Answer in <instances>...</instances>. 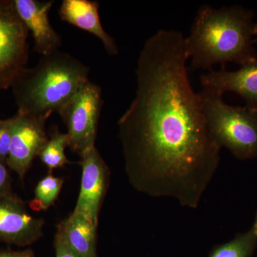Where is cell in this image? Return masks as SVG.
I'll return each mask as SVG.
<instances>
[{
  "label": "cell",
  "mask_w": 257,
  "mask_h": 257,
  "mask_svg": "<svg viewBox=\"0 0 257 257\" xmlns=\"http://www.w3.org/2000/svg\"><path fill=\"white\" fill-rule=\"evenodd\" d=\"M187 60L180 32L149 37L139 55L136 95L118 126L134 188L196 209L219 167L221 147L191 84Z\"/></svg>",
  "instance_id": "1"
},
{
  "label": "cell",
  "mask_w": 257,
  "mask_h": 257,
  "mask_svg": "<svg viewBox=\"0 0 257 257\" xmlns=\"http://www.w3.org/2000/svg\"><path fill=\"white\" fill-rule=\"evenodd\" d=\"M252 10L235 5L216 9L204 5L198 10L184 50L191 68L210 70L215 64L241 66L257 60L256 23Z\"/></svg>",
  "instance_id": "2"
},
{
  "label": "cell",
  "mask_w": 257,
  "mask_h": 257,
  "mask_svg": "<svg viewBox=\"0 0 257 257\" xmlns=\"http://www.w3.org/2000/svg\"><path fill=\"white\" fill-rule=\"evenodd\" d=\"M89 68L66 52L42 57L12 86L18 114L48 119L89 81Z\"/></svg>",
  "instance_id": "3"
},
{
  "label": "cell",
  "mask_w": 257,
  "mask_h": 257,
  "mask_svg": "<svg viewBox=\"0 0 257 257\" xmlns=\"http://www.w3.org/2000/svg\"><path fill=\"white\" fill-rule=\"evenodd\" d=\"M209 133L216 144L241 160L257 157V111L229 105L222 95L202 89L199 93Z\"/></svg>",
  "instance_id": "4"
},
{
  "label": "cell",
  "mask_w": 257,
  "mask_h": 257,
  "mask_svg": "<svg viewBox=\"0 0 257 257\" xmlns=\"http://www.w3.org/2000/svg\"><path fill=\"white\" fill-rule=\"evenodd\" d=\"M102 104L101 87L89 80L58 112L67 125L69 147L80 157L95 147Z\"/></svg>",
  "instance_id": "5"
},
{
  "label": "cell",
  "mask_w": 257,
  "mask_h": 257,
  "mask_svg": "<svg viewBox=\"0 0 257 257\" xmlns=\"http://www.w3.org/2000/svg\"><path fill=\"white\" fill-rule=\"evenodd\" d=\"M29 34L14 1L0 0V90L12 87L27 68Z\"/></svg>",
  "instance_id": "6"
},
{
  "label": "cell",
  "mask_w": 257,
  "mask_h": 257,
  "mask_svg": "<svg viewBox=\"0 0 257 257\" xmlns=\"http://www.w3.org/2000/svg\"><path fill=\"white\" fill-rule=\"evenodd\" d=\"M13 117V135L7 165L23 182L34 160L49 140L45 128L47 119L18 113Z\"/></svg>",
  "instance_id": "7"
},
{
  "label": "cell",
  "mask_w": 257,
  "mask_h": 257,
  "mask_svg": "<svg viewBox=\"0 0 257 257\" xmlns=\"http://www.w3.org/2000/svg\"><path fill=\"white\" fill-rule=\"evenodd\" d=\"M45 220L34 217L14 193L0 197V243L25 246L43 236Z\"/></svg>",
  "instance_id": "8"
},
{
  "label": "cell",
  "mask_w": 257,
  "mask_h": 257,
  "mask_svg": "<svg viewBox=\"0 0 257 257\" xmlns=\"http://www.w3.org/2000/svg\"><path fill=\"white\" fill-rule=\"evenodd\" d=\"M82 181L74 208L98 224L103 201L109 188L110 171L95 147L81 157Z\"/></svg>",
  "instance_id": "9"
},
{
  "label": "cell",
  "mask_w": 257,
  "mask_h": 257,
  "mask_svg": "<svg viewBox=\"0 0 257 257\" xmlns=\"http://www.w3.org/2000/svg\"><path fill=\"white\" fill-rule=\"evenodd\" d=\"M17 13L34 41V50L39 55H50L60 50L62 37L51 25L49 13L54 1L13 0Z\"/></svg>",
  "instance_id": "10"
},
{
  "label": "cell",
  "mask_w": 257,
  "mask_h": 257,
  "mask_svg": "<svg viewBox=\"0 0 257 257\" xmlns=\"http://www.w3.org/2000/svg\"><path fill=\"white\" fill-rule=\"evenodd\" d=\"M202 89L222 95L234 92L246 101V106L257 111V60L236 71L210 69L200 76Z\"/></svg>",
  "instance_id": "11"
},
{
  "label": "cell",
  "mask_w": 257,
  "mask_h": 257,
  "mask_svg": "<svg viewBox=\"0 0 257 257\" xmlns=\"http://www.w3.org/2000/svg\"><path fill=\"white\" fill-rule=\"evenodd\" d=\"M99 4L92 0H64L59 10L62 21L97 37L109 55H117L114 39L103 28L99 14Z\"/></svg>",
  "instance_id": "12"
},
{
  "label": "cell",
  "mask_w": 257,
  "mask_h": 257,
  "mask_svg": "<svg viewBox=\"0 0 257 257\" xmlns=\"http://www.w3.org/2000/svg\"><path fill=\"white\" fill-rule=\"evenodd\" d=\"M97 227L87 216L73 211L59 223L57 233L79 257H97Z\"/></svg>",
  "instance_id": "13"
},
{
  "label": "cell",
  "mask_w": 257,
  "mask_h": 257,
  "mask_svg": "<svg viewBox=\"0 0 257 257\" xmlns=\"http://www.w3.org/2000/svg\"><path fill=\"white\" fill-rule=\"evenodd\" d=\"M257 245V234L251 229L239 234L222 244L216 245L212 248L209 257H251Z\"/></svg>",
  "instance_id": "14"
},
{
  "label": "cell",
  "mask_w": 257,
  "mask_h": 257,
  "mask_svg": "<svg viewBox=\"0 0 257 257\" xmlns=\"http://www.w3.org/2000/svg\"><path fill=\"white\" fill-rule=\"evenodd\" d=\"M67 147H69V138L67 133H60L57 127L54 128L50 139L39 155L44 165L49 169L50 173L55 169L70 163L65 155V149Z\"/></svg>",
  "instance_id": "15"
},
{
  "label": "cell",
  "mask_w": 257,
  "mask_h": 257,
  "mask_svg": "<svg viewBox=\"0 0 257 257\" xmlns=\"http://www.w3.org/2000/svg\"><path fill=\"white\" fill-rule=\"evenodd\" d=\"M64 184V179L49 174L38 182L35 190V197L30 202L34 211L47 210L55 204Z\"/></svg>",
  "instance_id": "16"
},
{
  "label": "cell",
  "mask_w": 257,
  "mask_h": 257,
  "mask_svg": "<svg viewBox=\"0 0 257 257\" xmlns=\"http://www.w3.org/2000/svg\"><path fill=\"white\" fill-rule=\"evenodd\" d=\"M13 130V117L0 119V162L7 165Z\"/></svg>",
  "instance_id": "17"
},
{
  "label": "cell",
  "mask_w": 257,
  "mask_h": 257,
  "mask_svg": "<svg viewBox=\"0 0 257 257\" xmlns=\"http://www.w3.org/2000/svg\"><path fill=\"white\" fill-rule=\"evenodd\" d=\"M7 166L8 165L0 162V197L13 193V179Z\"/></svg>",
  "instance_id": "18"
},
{
  "label": "cell",
  "mask_w": 257,
  "mask_h": 257,
  "mask_svg": "<svg viewBox=\"0 0 257 257\" xmlns=\"http://www.w3.org/2000/svg\"><path fill=\"white\" fill-rule=\"evenodd\" d=\"M55 248L56 257H79L57 232L55 237Z\"/></svg>",
  "instance_id": "19"
},
{
  "label": "cell",
  "mask_w": 257,
  "mask_h": 257,
  "mask_svg": "<svg viewBox=\"0 0 257 257\" xmlns=\"http://www.w3.org/2000/svg\"><path fill=\"white\" fill-rule=\"evenodd\" d=\"M0 257H35V253L31 249L25 251H10V250H1Z\"/></svg>",
  "instance_id": "20"
},
{
  "label": "cell",
  "mask_w": 257,
  "mask_h": 257,
  "mask_svg": "<svg viewBox=\"0 0 257 257\" xmlns=\"http://www.w3.org/2000/svg\"><path fill=\"white\" fill-rule=\"evenodd\" d=\"M254 43L257 44V23H256V25H255Z\"/></svg>",
  "instance_id": "21"
},
{
  "label": "cell",
  "mask_w": 257,
  "mask_h": 257,
  "mask_svg": "<svg viewBox=\"0 0 257 257\" xmlns=\"http://www.w3.org/2000/svg\"><path fill=\"white\" fill-rule=\"evenodd\" d=\"M252 226H253V229H254L255 231H256V233L257 234V214H256V219H255V221H254V223H253V224Z\"/></svg>",
  "instance_id": "22"
}]
</instances>
